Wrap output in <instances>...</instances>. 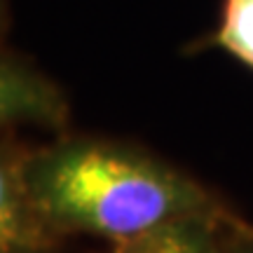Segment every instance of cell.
I'll use <instances>...</instances> for the list:
<instances>
[{"mask_svg":"<svg viewBox=\"0 0 253 253\" xmlns=\"http://www.w3.org/2000/svg\"><path fill=\"white\" fill-rule=\"evenodd\" d=\"M21 176L47 230L87 232L118 244L181 218L218 211L181 171L106 141L73 138L21 155Z\"/></svg>","mask_w":253,"mask_h":253,"instance_id":"obj_1","label":"cell"},{"mask_svg":"<svg viewBox=\"0 0 253 253\" xmlns=\"http://www.w3.org/2000/svg\"><path fill=\"white\" fill-rule=\"evenodd\" d=\"M0 227H2V251H19L38 244L42 239V220L38 216L33 202L21 176V155L9 153L2 162V178H0Z\"/></svg>","mask_w":253,"mask_h":253,"instance_id":"obj_2","label":"cell"},{"mask_svg":"<svg viewBox=\"0 0 253 253\" xmlns=\"http://www.w3.org/2000/svg\"><path fill=\"white\" fill-rule=\"evenodd\" d=\"M218 216L220 211L173 220L138 239L125 242L120 253H223L216 239Z\"/></svg>","mask_w":253,"mask_h":253,"instance_id":"obj_3","label":"cell"},{"mask_svg":"<svg viewBox=\"0 0 253 253\" xmlns=\"http://www.w3.org/2000/svg\"><path fill=\"white\" fill-rule=\"evenodd\" d=\"M209 42L253 71V0H223L220 24Z\"/></svg>","mask_w":253,"mask_h":253,"instance_id":"obj_4","label":"cell"},{"mask_svg":"<svg viewBox=\"0 0 253 253\" xmlns=\"http://www.w3.org/2000/svg\"><path fill=\"white\" fill-rule=\"evenodd\" d=\"M244 253H253V242H251V246H249V249H246Z\"/></svg>","mask_w":253,"mask_h":253,"instance_id":"obj_5","label":"cell"}]
</instances>
